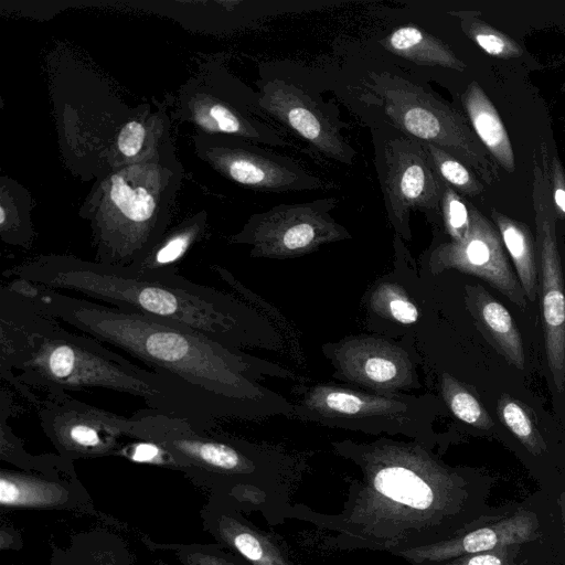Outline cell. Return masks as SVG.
<instances>
[{"mask_svg":"<svg viewBox=\"0 0 565 565\" xmlns=\"http://www.w3.org/2000/svg\"><path fill=\"white\" fill-rule=\"evenodd\" d=\"M494 479L430 458L409 456L369 460L337 513L292 505L298 519L324 532L322 546L339 551L397 552L449 539L490 513Z\"/></svg>","mask_w":565,"mask_h":565,"instance_id":"6da1fadb","label":"cell"},{"mask_svg":"<svg viewBox=\"0 0 565 565\" xmlns=\"http://www.w3.org/2000/svg\"><path fill=\"white\" fill-rule=\"evenodd\" d=\"M375 164L391 223L408 230L411 212L440 214L444 181L423 143L387 126L374 132Z\"/></svg>","mask_w":565,"mask_h":565,"instance_id":"30bf717a","label":"cell"},{"mask_svg":"<svg viewBox=\"0 0 565 565\" xmlns=\"http://www.w3.org/2000/svg\"><path fill=\"white\" fill-rule=\"evenodd\" d=\"M440 215L445 228L454 242L462 241L470 226L468 203L451 186L444 182Z\"/></svg>","mask_w":565,"mask_h":565,"instance_id":"4dcf8cb0","label":"cell"},{"mask_svg":"<svg viewBox=\"0 0 565 565\" xmlns=\"http://www.w3.org/2000/svg\"><path fill=\"white\" fill-rule=\"evenodd\" d=\"M47 73L66 168L84 181L104 177L107 151L132 107L96 70L67 50L52 52Z\"/></svg>","mask_w":565,"mask_h":565,"instance_id":"8992f818","label":"cell"},{"mask_svg":"<svg viewBox=\"0 0 565 565\" xmlns=\"http://www.w3.org/2000/svg\"><path fill=\"white\" fill-rule=\"evenodd\" d=\"M337 204L335 198H324L276 205L252 215L233 239L258 246H279L288 252L306 249L321 239L339 235V226L329 214Z\"/></svg>","mask_w":565,"mask_h":565,"instance_id":"9a60e30c","label":"cell"},{"mask_svg":"<svg viewBox=\"0 0 565 565\" xmlns=\"http://www.w3.org/2000/svg\"><path fill=\"white\" fill-rule=\"evenodd\" d=\"M435 565H559L554 545L535 541L509 544Z\"/></svg>","mask_w":565,"mask_h":565,"instance_id":"4316f807","label":"cell"},{"mask_svg":"<svg viewBox=\"0 0 565 565\" xmlns=\"http://www.w3.org/2000/svg\"><path fill=\"white\" fill-rule=\"evenodd\" d=\"M0 376L33 403L47 395L102 388L141 398L149 409L211 431L231 406L173 376L132 364L98 340L62 328L36 301L7 284L0 290Z\"/></svg>","mask_w":565,"mask_h":565,"instance_id":"7a4b0ae2","label":"cell"},{"mask_svg":"<svg viewBox=\"0 0 565 565\" xmlns=\"http://www.w3.org/2000/svg\"><path fill=\"white\" fill-rule=\"evenodd\" d=\"M256 92L262 114L287 127L327 159L351 164L355 150L342 134L343 122L329 105L299 85L281 78L263 79Z\"/></svg>","mask_w":565,"mask_h":565,"instance_id":"4fadbf2b","label":"cell"},{"mask_svg":"<svg viewBox=\"0 0 565 565\" xmlns=\"http://www.w3.org/2000/svg\"><path fill=\"white\" fill-rule=\"evenodd\" d=\"M326 404L331 409L343 414H355L363 406L361 398L355 395L342 392H332L328 394L326 397Z\"/></svg>","mask_w":565,"mask_h":565,"instance_id":"d590c367","label":"cell"},{"mask_svg":"<svg viewBox=\"0 0 565 565\" xmlns=\"http://www.w3.org/2000/svg\"><path fill=\"white\" fill-rule=\"evenodd\" d=\"M196 157L225 179L248 189L282 193L330 188L298 161L243 139L194 130Z\"/></svg>","mask_w":565,"mask_h":565,"instance_id":"8fae6325","label":"cell"},{"mask_svg":"<svg viewBox=\"0 0 565 565\" xmlns=\"http://www.w3.org/2000/svg\"><path fill=\"white\" fill-rule=\"evenodd\" d=\"M201 514L203 526L217 544L250 565H295L280 540L247 520L225 495L212 493Z\"/></svg>","mask_w":565,"mask_h":565,"instance_id":"e0dca14e","label":"cell"},{"mask_svg":"<svg viewBox=\"0 0 565 565\" xmlns=\"http://www.w3.org/2000/svg\"><path fill=\"white\" fill-rule=\"evenodd\" d=\"M184 177L174 143L145 162L95 180L78 209L92 231L95 259L137 266L168 231Z\"/></svg>","mask_w":565,"mask_h":565,"instance_id":"277c9868","label":"cell"},{"mask_svg":"<svg viewBox=\"0 0 565 565\" xmlns=\"http://www.w3.org/2000/svg\"><path fill=\"white\" fill-rule=\"evenodd\" d=\"M41 427L57 454L71 461L118 456L134 439L132 417H124L75 399L67 393L39 404Z\"/></svg>","mask_w":565,"mask_h":565,"instance_id":"7c38bea8","label":"cell"},{"mask_svg":"<svg viewBox=\"0 0 565 565\" xmlns=\"http://www.w3.org/2000/svg\"><path fill=\"white\" fill-rule=\"evenodd\" d=\"M206 225L207 213L204 210L182 220L166 232L143 262L130 267L139 269L175 268L174 265L204 236Z\"/></svg>","mask_w":565,"mask_h":565,"instance_id":"484cf974","label":"cell"},{"mask_svg":"<svg viewBox=\"0 0 565 565\" xmlns=\"http://www.w3.org/2000/svg\"><path fill=\"white\" fill-rule=\"evenodd\" d=\"M463 32L487 54L499 58L522 55V49L507 34L472 17H462Z\"/></svg>","mask_w":565,"mask_h":565,"instance_id":"f1b7e54d","label":"cell"},{"mask_svg":"<svg viewBox=\"0 0 565 565\" xmlns=\"http://www.w3.org/2000/svg\"><path fill=\"white\" fill-rule=\"evenodd\" d=\"M3 275L135 310L222 344L230 341L235 331V312L228 298L184 278L175 268L139 269L73 255L44 254Z\"/></svg>","mask_w":565,"mask_h":565,"instance_id":"3957f363","label":"cell"},{"mask_svg":"<svg viewBox=\"0 0 565 565\" xmlns=\"http://www.w3.org/2000/svg\"><path fill=\"white\" fill-rule=\"evenodd\" d=\"M551 175L554 209L558 217L565 218V171L557 157L552 160Z\"/></svg>","mask_w":565,"mask_h":565,"instance_id":"836d02e7","label":"cell"},{"mask_svg":"<svg viewBox=\"0 0 565 565\" xmlns=\"http://www.w3.org/2000/svg\"><path fill=\"white\" fill-rule=\"evenodd\" d=\"M135 462L149 463L182 471L180 461L160 444L149 440L131 439L118 452Z\"/></svg>","mask_w":565,"mask_h":565,"instance_id":"1f68e13d","label":"cell"},{"mask_svg":"<svg viewBox=\"0 0 565 565\" xmlns=\"http://www.w3.org/2000/svg\"><path fill=\"white\" fill-rule=\"evenodd\" d=\"M390 309L392 316L399 322L412 323L418 318V311L413 303L403 300L395 299L390 302Z\"/></svg>","mask_w":565,"mask_h":565,"instance_id":"74e56055","label":"cell"},{"mask_svg":"<svg viewBox=\"0 0 565 565\" xmlns=\"http://www.w3.org/2000/svg\"><path fill=\"white\" fill-rule=\"evenodd\" d=\"M171 145L168 106L154 100L137 105L110 143L106 156L107 172L150 160Z\"/></svg>","mask_w":565,"mask_h":565,"instance_id":"ac0fdd59","label":"cell"},{"mask_svg":"<svg viewBox=\"0 0 565 565\" xmlns=\"http://www.w3.org/2000/svg\"><path fill=\"white\" fill-rule=\"evenodd\" d=\"M384 51L420 67L462 72L466 64L440 39L415 25H402L379 41Z\"/></svg>","mask_w":565,"mask_h":565,"instance_id":"44dd1931","label":"cell"},{"mask_svg":"<svg viewBox=\"0 0 565 565\" xmlns=\"http://www.w3.org/2000/svg\"><path fill=\"white\" fill-rule=\"evenodd\" d=\"M449 405L452 413L462 422L480 429L493 427V420L487 411L466 390L454 387L449 394Z\"/></svg>","mask_w":565,"mask_h":565,"instance_id":"d6a6232c","label":"cell"},{"mask_svg":"<svg viewBox=\"0 0 565 565\" xmlns=\"http://www.w3.org/2000/svg\"><path fill=\"white\" fill-rule=\"evenodd\" d=\"M468 206V233L462 241L445 247V255L452 265L487 280L516 307L525 309L526 296L508 262L499 231L471 203Z\"/></svg>","mask_w":565,"mask_h":565,"instance_id":"2e32d148","label":"cell"},{"mask_svg":"<svg viewBox=\"0 0 565 565\" xmlns=\"http://www.w3.org/2000/svg\"><path fill=\"white\" fill-rule=\"evenodd\" d=\"M131 417L134 439L163 446L195 483L225 495L242 511H259L270 525L288 519L292 484L279 475L264 471L244 449L188 420L149 408Z\"/></svg>","mask_w":565,"mask_h":565,"instance_id":"5b68a950","label":"cell"},{"mask_svg":"<svg viewBox=\"0 0 565 565\" xmlns=\"http://www.w3.org/2000/svg\"><path fill=\"white\" fill-rule=\"evenodd\" d=\"M471 129L495 161L508 172L514 170V153L508 131L494 105L477 82H471L460 96Z\"/></svg>","mask_w":565,"mask_h":565,"instance_id":"ffe728a7","label":"cell"},{"mask_svg":"<svg viewBox=\"0 0 565 565\" xmlns=\"http://www.w3.org/2000/svg\"><path fill=\"white\" fill-rule=\"evenodd\" d=\"M559 540L555 499L537 490L521 501H511L476 520L447 540L397 552L411 565H435L460 556L509 544L550 542L555 552Z\"/></svg>","mask_w":565,"mask_h":565,"instance_id":"9c48e42d","label":"cell"},{"mask_svg":"<svg viewBox=\"0 0 565 565\" xmlns=\"http://www.w3.org/2000/svg\"><path fill=\"white\" fill-rule=\"evenodd\" d=\"M183 565H250L220 544H169Z\"/></svg>","mask_w":565,"mask_h":565,"instance_id":"f546056e","label":"cell"},{"mask_svg":"<svg viewBox=\"0 0 565 565\" xmlns=\"http://www.w3.org/2000/svg\"><path fill=\"white\" fill-rule=\"evenodd\" d=\"M422 143L439 177L457 193L473 198L483 191V185L467 164L435 145Z\"/></svg>","mask_w":565,"mask_h":565,"instance_id":"83f0119b","label":"cell"},{"mask_svg":"<svg viewBox=\"0 0 565 565\" xmlns=\"http://www.w3.org/2000/svg\"><path fill=\"white\" fill-rule=\"evenodd\" d=\"M11 406L12 401L2 391L0 406V459L20 468L24 472L54 478H77L73 461L60 454L32 455L24 449L22 441L7 424V419L13 412Z\"/></svg>","mask_w":565,"mask_h":565,"instance_id":"603a6c76","label":"cell"},{"mask_svg":"<svg viewBox=\"0 0 565 565\" xmlns=\"http://www.w3.org/2000/svg\"><path fill=\"white\" fill-rule=\"evenodd\" d=\"M0 507L4 509L88 510L92 501L77 478L0 469Z\"/></svg>","mask_w":565,"mask_h":565,"instance_id":"d6986e66","label":"cell"},{"mask_svg":"<svg viewBox=\"0 0 565 565\" xmlns=\"http://www.w3.org/2000/svg\"><path fill=\"white\" fill-rule=\"evenodd\" d=\"M501 239L515 267L518 279L530 301H535L537 294V267L534 244L530 230L521 222L512 220L498 211H492Z\"/></svg>","mask_w":565,"mask_h":565,"instance_id":"d4e9b609","label":"cell"},{"mask_svg":"<svg viewBox=\"0 0 565 565\" xmlns=\"http://www.w3.org/2000/svg\"><path fill=\"white\" fill-rule=\"evenodd\" d=\"M534 206L542 274V305L547 365L558 392L565 387V291L555 220L543 174L534 168Z\"/></svg>","mask_w":565,"mask_h":565,"instance_id":"5bb4252c","label":"cell"},{"mask_svg":"<svg viewBox=\"0 0 565 565\" xmlns=\"http://www.w3.org/2000/svg\"><path fill=\"white\" fill-rule=\"evenodd\" d=\"M30 192L8 175L0 178V238L3 243L30 248L35 238L31 220Z\"/></svg>","mask_w":565,"mask_h":565,"instance_id":"cb8c5ba5","label":"cell"},{"mask_svg":"<svg viewBox=\"0 0 565 565\" xmlns=\"http://www.w3.org/2000/svg\"><path fill=\"white\" fill-rule=\"evenodd\" d=\"M260 115L256 92L218 58L199 63L196 72L179 88L173 110V119L192 125L195 131L270 147L290 146L285 135Z\"/></svg>","mask_w":565,"mask_h":565,"instance_id":"ba28073f","label":"cell"},{"mask_svg":"<svg viewBox=\"0 0 565 565\" xmlns=\"http://www.w3.org/2000/svg\"><path fill=\"white\" fill-rule=\"evenodd\" d=\"M350 90L358 105L385 126L446 150L488 183L498 180L497 164L465 115L416 79L397 70H367Z\"/></svg>","mask_w":565,"mask_h":565,"instance_id":"52a82bcc","label":"cell"},{"mask_svg":"<svg viewBox=\"0 0 565 565\" xmlns=\"http://www.w3.org/2000/svg\"><path fill=\"white\" fill-rule=\"evenodd\" d=\"M364 370L369 379L379 383L392 380L397 373L395 364L382 358L369 359Z\"/></svg>","mask_w":565,"mask_h":565,"instance_id":"e575fe53","label":"cell"},{"mask_svg":"<svg viewBox=\"0 0 565 565\" xmlns=\"http://www.w3.org/2000/svg\"><path fill=\"white\" fill-rule=\"evenodd\" d=\"M555 509L559 532L556 555L559 565H565V489L555 498Z\"/></svg>","mask_w":565,"mask_h":565,"instance_id":"8d00e7d4","label":"cell"},{"mask_svg":"<svg viewBox=\"0 0 565 565\" xmlns=\"http://www.w3.org/2000/svg\"><path fill=\"white\" fill-rule=\"evenodd\" d=\"M475 295V313L492 348L511 365L523 369L525 363L521 334L508 309L481 286Z\"/></svg>","mask_w":565,"mask_h":565,"instance_id":"7402d4cb","label":"cell"}]
</instances>
